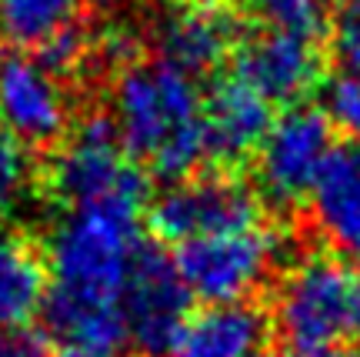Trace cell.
Here are the masks:
<instances>
[{
    "mask_svg": "<svg viewBox=\"0 0 360 357\" xmlns=\"http://www.w3.org/2000/svg\"><path fill=\"white\" fill-rule=\"evenodd\" d=\"M47 291V254L24 234L0 230V331L27 327L37 314H44Z\"/></svg>",
    "mask_w": 360,
    "mask_h": 357,
    "instance_id": "obj_15",
    "label": "cell"
},
{
    "mask_svg": "<svg viewBox=\"0 0 360 357\" xmlns=\"http://www.w3.org/2000/svg\"><path fill=\"white\" fill-rule=\"evenodd\" d=\"M0 127L24 147H51L70 134V97L64 80L30 54L0 57Z\"/></svg>",
    "mask_w": 360,
    "mask_h": 357,
    "instance_id": "obj_9",
    "label": "cell"
},
{
    "mask_svg": "<svg viewBox=\"0 0 360 357\" xmlns=\"http://www.w3.org/2000/svg\"><path fill=\"white\" fill-rule=\"evenodd\" d=\"M323 114H327V120L334 127L350 134L354 144H360V77L340 74L327 84V90H323Z\"/></svg>",
    "mask_w": 360,
    "mask_h": 357,
    "instance_id": "obj_20",
    "label": "cell"
},
{
    "mask_svg": "<svg viewBox=\"0 0 360 357\" xmlns=\"http://www.w3.org/2000/svg\"><path fill=\"white\" fill-rule=\"evenodd\" d=\"M34 187V161L30 147L11 137L0 127V214L24 204V197Z\"/></svg>",
    "mask_w": 360,
    "mask_h": 357,
    "instance_id": "obj_18",
    "label": "cell"
},
{
    "mask_svg": "<svg viewBox=\"0 0 360 357\" xmlns=\"http://www.w3.org/2000/svg\"><path fill=\"white\" fill-rule=\"evenodd\" d=\"M147 220L160 241L180 247L200 237L260 227V197L231 174L187 177L157 194Z\"/></svg>",
    "mask_w": 360,
    "mask_h": 357,
    "instance_id": "obj_6",
    "label": "cell"
},
{
    "mask_svg": "<svg viewBox=\"0 0 360 357\" xmlns=\"http://www.w3.org/2000/svg\"><path fill=\"white\" fill-rule=\"evenodd\" d=\"M277 254H281V237L267 227H250L180 244L174 264L191 297L220 307L244 304L247 294L257 291L270 268L277 264Z\"/></svg>",
    "mask_w": 360,
    "mask_h": 357,
    "instance_id": "obj_5",
    "label": "cell"
},
{
    "mask_svg": "<svg viewBox=\"0 0 360 357\" xmlns=\"http://www.w3.org/2000/svg\"><path fill=\"white\" fill-rule=\"evenodd\" d=\"M270 127H274L270 104L237 77L217 80L204 97L207 157H217L220 164H237L257 154Z\"/></svg>",
    "mask_w": 360,
    "mask_h": 357,
    "instance_id": "obj_12",
    "label": "cell"
},
{
    "mask_svg": "<svg viewBox=\"0 0 360 357\" xmlns=\"http://www.w3.org/2000/svg\"><path fill=\"white\" fill-rule=\"evenodd\" d=\"M330 54L347 77H360V0H340L334 11Z\"/></svg>",
    "mask_w": 360,
    "mask_h": 357,
    "instance_id": "obj_19",
    "label": "cell"
},
{
    "mask_svg": "<svg viewBox=\"0 0 360 357\" xmlns=\"http://www.w3.org/2000/svg\"><path fill=\"white\" fill-rule=\"evenodd\" d=\"M310 207L323 237L360 257V144L334 147L310 194Z\"/></svg>",
    "mask_w": 360,
    "mask_h": 357,
    "instance_id": "obj_14",
    "label": "cell"
},
{
    "mask_svg": "<svg viewBox=\"0 0 360 357\" xmlns=\"http://www.w3.org/2000/svg\"><path fill=\"white\" fill-rule=\"evenodd\" d=\"M237 17L220 4H177L157 17L154 47L157 61L200 77L237 51Z\"/></svg>",
    "mask_w": 360,
    "mask_h": 357,
    "instance_id": "obj_11",
    "label": "cell"
},
{
    "mask_svg": "<svg viewBox=\"0 0 360 357\" xmlns=\"http://www.w3.org/2000/svg\"><path fill=\"white\" fill-rule=\"evenodd\" d=\"M334 147V124L321 107H287L254 154L260 194L281 207L307 201Z\"/></svg>",
    "mask_w": 360,
    "mask_h": 357,
    "instance_id": "obj_7",
    "label": "cell"
},
{
    "mask_svg": "<svg viewBox=\"0 0 360 357\" xmlns=\"http://www.w3.org/2000/svg\"><path fill=\"white\" fill-rule=\"evenodd\" d=\"M354 277L337 257H304L277 294V327L290 354L314 357L337 351L350 331Z\"/></svg>",
    "mask_w": 360,
    "mask_h": 357,
    "instance_id": "obj_4",
    "label": "cell"
},
{
    "mask_svg": "<svg viewBox=\"0 0 360 357\" xmlns=\"http://www.w3.org/2000/svg\"><path fill=\"white\" fill-rule=\"evenodd\" d=\"M0 357H51V337L37 327H7L0 331Z\"/></svg>",
    "mask_w": 360,
    "mask_h": 357,
    "instance_id": "obj_22",
    "label": "cell"
},
{
    "mask_svg": "<svg viewBox=\"0 0 360 357\" xmlns=\"http://www.w3.org/2000/svg\"><path fill=\"white\" fill-rule=\"evenodd\" d=\"M264 30H281L294 37L314 40L323 30L321 0H244Z\"/></svg>",
    "mask_w": 360,
    "mask_h": 357,
    "instance_id": "obj_17",
    "label": "cell"
},
{
    "mask_svg": "<svg viewBox=\"0 0 360 357\" xmlns=\"http://www.w3.org/2000/svg\"><path fill=\"white\" fill-rule=\"evenodd\" d=\"M84 57H87V37L80 34V27H70L64 34H57L53 40H47L44 47H37V61L53 77L74 74Z\"/></svg>",
    "mask_w": 360,
    "mask_h": 357,
    "instance_id": "obj_21",
    "label": "cell"
},
{
    "mask_svg": "<svg viewBox=\"0 0 360 357\" xmlns=\"http://www.w3.org/2000/svg\"><path fill=\"white\" fill-rule=\"evenodd\" d=\"M84 0H0V34L17 47H44L77 27Z\"/></svg>",
    "mask_w": 360,
    "mask_h": 357,
    "instance_id": "obj_16",
    "label": "cell"
},
{
    "mask_svg": "<svg viewBox=\"0 0 360 357\" xmlns=\"http://www.w3.org/2000/svg\"><path fill=\"white\" fill-rule=\"evenodd\" d=\"M357 357H360V354H357Z\"/></svg>",
    "mask_w": 360,
    "mask_h": 357,
    "instance_id": "obj_26",
    "label": "cell"
},
{
    "mask_svg": "<svg viewBox=\"0 0 360 357\" xmlns=\"http://www.w3.org/2000/svg\"><path fill=\"white\" fill-rule=\"evenodd\" d=\"M51 191L70 211L110 201L147 204V174L127 157L110 114H87L70 127L53 161Z\"/></svg>",
    "mask_w": 360,
    "mask_h": 357,
    "instance_id": "obj_3",
    "label": "cell"
},
{
    "mask_svg": "<svg viewBox=\"0 0 360 357\" xmlns=\"http://www.w3.org/2000/svg\"><path fill=\"white\" fill-rule=\"evenodd\" d=\"M267 357H294V354H267Z\"/></svg>",
    "mask_w": 360,
    "mask_h": 357,
    "instance_id": "obj_25",
    "label": "cell"
},
{
    "mask_svg": "<svg viewBox=\"0 0 360 357\" xmlns=\"http://www.w3.org/2000/svg\"><path fill=\"white\" fill-rule=\"evenodd\" d=\"M267 318L250 304L204 307L187 320L170 357H264Z\"/></svg>",
    "mask_w": 360,
    "mask_h": 357,
    "instance_id": "obj_13",
    "label": "cell"
},
{
    "mask_svg": "<svg viewBox=\"0 0 360 357\" xmlns=\"http://www.w3.org/2000/svg\"><path fill=\"white\" fill-rule=\"evenodd\" d=\"M110 107L117 137L141 170L177 184L207 157L204 94L197 77L164 61H134L120 67Z\"/></svg>",
    "mask_w": 360,
    "mask_h": 357,
    "instance_id": "obj_2",
    "label": "cell"
},
{
    "mask_svg": "<svg viewBox=\"0 0 360 357\" xmlns=\"http://www.w3.org/2000/svg\"><path fill=\"white\" fill-rule=\"evenodd\" d=\"M137 201L74 207L47 244L51 291L44 301V334L51 357H124V287L141 251Z\"/></svg>",
    "mask_w": 360,
    "mask_h": 357,
    "instance_id": "obj_1",
    "label": "cell"
},
{
    "mask_svg": "<svg viewBox=\"0 0 360 357\" xmlns=\"http://www.w3.org/2000/svg\"><path fill=\"white\" fill-rule=\"evenodd\" d=\"M120 307L130 351H137L141 357H170L191 320V291L167 251L150 241L141 244Z\"/></svg>",
    "mask_w": 360,
    "mask_h": 357,
    "instance_id": "obj_8",
    "label": "cell"
},
{
    "mask_svg": "<svg viewBox=\"0 0 360 357\" xmlns=\"http://www.w3.org/2000/svg\"><path fill=\"white\" fill-rule=\"evenodd\" d=\"M180 4H217V0H180Z\"/></svg>",
    "mask_w": 360,
    "mask_h": 357,
    "instance_id": "obj_24",
    "label": "cell"
},
{
    "mask_svg": "<svg viewBox=\"0 0 360 357\" xmlns=\"http://www.w3.org/2000/svg\"><path fill=\"white\" fill-rule=\"evenodd\" d=\"M350 331L360 337V274L354 277V297H350Z\"/></svg>",
    "mask_w": 360,
    "mask_h": 357,
    "instance_id": "obj_23",
    "label": "cell"
},
{
    "mask_svg": "<svg viewBox=\"0 0 360 357\" xmlns=\"http://www.w3.org/2000/svg\"><path fill=\"white\" fill-rule=\"evenodd\" d=\"M233 77L257 90L270 107H297L321 80V54L314 51V40L281 30H257L237 44Z\"/></svg>",
    "mask_w": 360,
    "mask_h": 357,
    "instance_id": "obj_10",
    "label": "cell"
}]
</instances>
